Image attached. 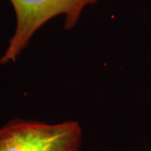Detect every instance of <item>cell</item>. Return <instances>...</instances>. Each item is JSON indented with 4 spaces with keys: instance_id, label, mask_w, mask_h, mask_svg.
<instances>
[{
    "instance_id": "obj_1",
    "label": "cell",
    "mask_w": 151,
    "mask_h": 151,
    "mask_svg": "<svg viewBox=\"0 0 151 151\" xmlns=\"http://www.w3.org/2000/svg\"><path fill=\"white\" fill-rule=\"evenodd\" d=\"M81 139L76 121L50 124L13 119L0 129V151H80Z\"/></svg>"
},
{
    "instance_id": "obj_2",
    "label": "cell",
    "mask_w": 151,
    "mask_h": 151,
    "mask_svg": "<svg viewBox=\"0 0 151 151\" xmlns=\"http://www.w3.org/2000/svg\"><path fill=\"white\" fill-rule=\"evenodd\" d=\"M98 0H10L16 14V28L5 52L2 65L15 61L26 48L34 34L52 18L65 14L64 27H74L85 7Z\"/></svg>"
}]
</instances>
